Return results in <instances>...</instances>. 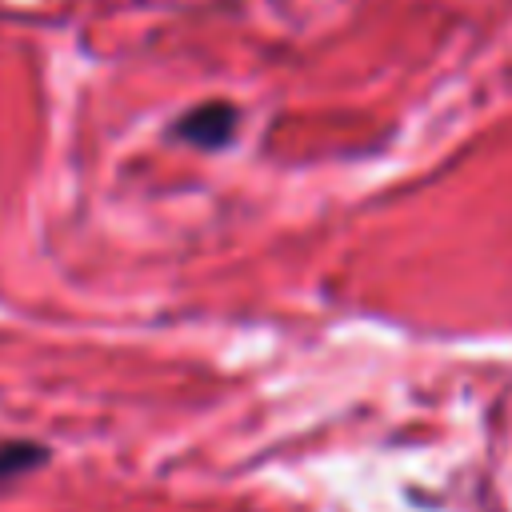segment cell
I'll use <instances>...</instances> for the list:
<instances>
[{"label": "cell", "instance_id": "6da1fadb", "mask_svg": "<svg viewBox=\"0 0 512 512\" xmlns=\"http://www.w3.org/2000/svg\"><path fill=\"white\" fill-rule=\"evenodd\" d=\"M236 124H240L236 104H228V100H208V104L188 108V112L172 124V136H180L184 144H196V148H224V144L236 136Z\"/></svg>", "mask_w": 512, "mask_h": 512}, {"label": "cell", "instance_id": "7a4b0ae2", "mask_svg": "<svg viewBox=\"0 0 512 512\" xmlns=\"http://www.w3.org/2000/svg\"><path fill=\"white\" fill-rule=\"evenodd\" d=\"M48 460V448L44 444H32V440H4L0 444V484L12 480V476H24L32 468H40Z\"/></svg>", "mask_w": 512, "mask_h": 512}]
</instances>
